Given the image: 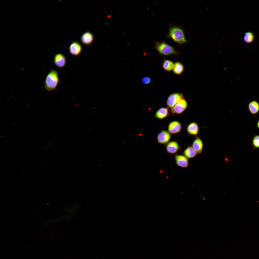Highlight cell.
<instances>
[{
  "instance_id": "obj_14",
  "label": "cell",
  "mask_w": 259,
  "mask_h": 259,
  "mask_svg": "<svg viewBox=\"0 0 259 259\" xmlns=\"http://www.w3.org/2000/svg\"><path fill=\"white\" fill-rule=\"evenodd\" d=\"M203 143L200 138L197 137L194 141L192 147L198 153H201L203 149Z\"/></svg>"
},
{
  "instance_id": "obj_3",
  "label": "cell",
  "mask_w": 259,
  "mask_h": 259,
  "mask_svg": "<svg viewBox=\"0 0 259 259\" xmlns=\"http://www.w3.org/2000/svg\"><path fill=\"white\" fill-rule=\"evenodd\" d=\"M154 48L158 52L159 54L164 56L172 55H177L179 54L175 48L167 44L165 41H154Z\"/></svg>"
},
{
  "instance_id": "obj_7",
  "label": "cell",
  "mask_w": 259,
  "mask_h": 259,
  "mask_svg": "<svg viewBox=\"0 0 259 259\" xmlns=\"http://www.w3.org/2000/svg\"><path fill=\"white\" fill-rule=\"evenodd\" d=\"M53 61L55 65L57 67L63 68L65 66L67 62L65 56L63 53L56 54L54 57Z\"/></svg>"
},
{
  "instance_id": "obj_10",
  "label": "cell",
  "mask_w": 259,
  "mask_h": 259,
  "mask_svg": "<svg viewBox=\"0 0 259 259\" xmlns=\"http://www.w3.org/2000/svg\"><path fill=\"white\" fill-rule=\"evenodd\" d=\"M175 160L176 164L179 166L185 168L188 166L189 163L188 158L183 155H175Z\"/></svg>"
},
{
  "instance_id": "obj_20",
  "label": "cell",
  "mask_w": 259,
  "mask_h": 259,
  "mask_svg": "<svg viewBox=\"0 0 259 259\" xmlns=\"http://www.w3.org/2000/svg\"><path fill=\"white\" fill-rule=\"evenodd\" d=\"M174 64L171 61L165 59L162 63V66L164 69L167 71H170L173 69Z\"/></svg>"
},
{
  "instance_id": "obj_1",
  "label": "cell",
  "mask_w": 259,
  "mask_h": 259,
  "mask_svg": "<svg viewBox=\"0 0 259 259\" xmlns=\"http://www.w3.org/2000/svg\"><path fill=\"white\" fill-rule=\"evenodd\" d=\"M167 36L171 38L175 42L179 45L184 44L188 41L186 39L184 30L182 25L178 26L170 23Z\"/></svg>"
},
{
  "instance_id": "obj_2",
  "label": "cell",
  "mask_w": 259,
  "mask_h": 259,
  "mask_svg": "<svg viewBox=\"0 0 259 259\" xmlns=\"http://www.w3.org/2000/svg\"><path fill=\"white\" fill-rule=\"evenodd\" d=\"M60 83L58 71L51 68L46 75L45 80V88L49 91L55 90Z\"/></svg>"
},
{
  "instance_id": "obj_5",
  "label": "cell",
  "mask_w": 259,
  "mask_h": 259,
  "mask_svg": "<svg viewBox=\"0 0 259 259\" xmlns=\"http://www.w3.org/2000/svg\"><path fill=\"white\" fill-rule=\"evenodd\" d=\"M184 98L183 94L180 93H174L171 94L168 98L166 104L171 108Z\"/></svg>"
},
{
  "instance_id": "obj_18",
  "label": "cell",
  "mask_w": 259,
  "mask_h": 259,
  "mask_svg": "<svg viewBox=\"0 0 259 259\" xmlns=\"http://www.w3.org/2000/svg\"><path fill=\"white\" fill-rule=\"evenodd\" d=\"M183 155L188 159H191L195 157L197 154L192 146H189L184 151Z\"/></svg>"
},
{
  "instance_id": "obj_21",
  "label": "cell",
  "mask_w": 259,
  "mask_h": 259,
  "mask_svg": "<svg viewBox=\"0 0 259 259\" xmlns=\"http://www.w3.org/2000/svg\"><path fill=\"white\" fill-rule=\"evenodd\" d=\"M251 145L254 148H259V135H255L254 136Z\"/></svg>"
},
{
  "instance_id": "obj_12",
  "label": "cell",
  "mask_w": 259,
  "mask_h": 259,
  "mask_svg": "<svg viewBox=\"0 0 259 259\" xmlns=\"http://www.w3.org/2000/svg\"><path fill=\"white\" fill-rule=\"evenodd\" d=\"M182 124L177 121H172L169 123L168 128V132L170 134L178 133L181 130Z\"/></svg>"
},
{
  "instance_id": "obj_23",
  "label": "cell",
  "mask_w": 259,
  "mask_h": 259,
  "mask_svg": "<svg viewBox=\"0 0 259 259\" xmlns=\"http://www.w3.org/2000/svg\"><path fill=\"white\" fill-rule=\"evenodd\" d=\"M257 125L258 128L259 129V120L257 122Z\"/></svg>"
},
{
  "instance_id": "obj_17",
  "label": "cell",
  "mask_w": 259,
  "mask_h": 259,
  "mask_svg": "<svg viewBox=\"0 0 259 259\" xmlns=\"http://www.w3.org/2000/svg\"><path fill=\"white\" fill-rule=\"evenodd\" d=\"M184 70L183 65L181 62H177L174 64L173 72L175 74L179 75L183 72Z\"/></svg>"
},
{
  "instance_id": "obj_13",
  "label": "cell",
  "mask_w": 259,
  "mask_h": 259,
  "mask_svg": "<svg viewBox=\"0 0 259 259\" xmlns=\"http://www.w3.org/2000/svg\"><path fill=\"white\" fill-rule=\"evenodd\" d=\"M187 130L188 133L189 135L196 136L199 130V126L196 123L192 122L188 125Z\"/></svg>"
},
{
  "instance_id": "obj_9",
  "label": "cell",
  "mask_w": 259,
  "mask_h": 259,
  "mask_svg": "<svg viewBox=\"0 0 259 259\" xmlns=\"http://www.w3.org/2000/svg\"><path fill=\"white\" fill-rule=\"evenodd\" d=\"M171 138L170 134L168 132L162 130L158 135L157 141L159 143L166 145L169 142Z\"/></svg>"
},
{
  "instance_id": "obj_4",
  "label": "cell",
  "mask_w": 259,
  "mask_h": 259,
  "mask_svg": "<svg viewBox=\"0 0 259 259\" xmlns=\"http://www.w3.org/2000/svg\"><path fill=\"white\" fill-rule=\"evenodd\" d=\"M188 106V102L183 98L171 108V112L174 114L181 113L184 111Z\"/></svg>"
},
{
  "instance_id": "obj_19",
  "label": "cell",
  "mask_w": 259,
  "mask_h": 259,
  "mask_svg": "<svg viewBox=\"0 0 259 259\" xmlns=\"http://www.w3.org/2000/svg\"><path fill=\"white\" fill-rule=\"evenodd\" d=\"M254 38L255 36L253 33L251 32L248 31L244 33L243 39L246 43L250 44L253 42Z\"/></svg>"
},
{
  "instance_id": "obj_22",
  "label": "cell",
  "mask_w": 259,
  "mask_h": 259,
  "mask_svg": "<svg viewBox=\"0 0 259 259\" xmlns=\"http://www.w3.org/2000/svg\"><path fill=\"white\" fill-rule=\"evenodd\" d=\"M151 81V79L149 77H144L141 79V82L144 84H147L150 83Z\"/></svg>"
},
{
  "instance_id": "obj_6",
  "label": "cell",
  "mask_w": 259,
  "mask_h": 259,
  "mask_svg": "<svg viewBox=\"0 0 259 259\" xmlns=\"http://www.w3.org/2000/svg\"><path fill=\"white\" fill-rule=\"evenodd\" d=\"M69 51L70 54L76 56L80 55L82 50V46L78 41H73L69 47Z\"/></svg>"
},
{
  "instance_id": "obj_15",
  "label": "cell",
  "mask_w": 259,
  "mask_h": 259,
  "mask_svg": "<svg viewBox=\"0 0 259 259\" xmlns=\"http://www.w3.org/2000/svg\"><path fill=\"white\" fill-rule=\"evenodd\" d=\"M169 113L168 107H162L156 112L154 117L159 119H163L166 117Z\"/></svg>"
},
{
  "instance_id": "obj_11",
  "label": "cell",
  "mask_w": 259,
  "mask_h": 259,
  "mask_svg": "<svg viewBox=\"0 0 259 259\" xmlns=\"http://www.w3.org/2000/svg\"><path fill=\"white\" fill-rule=\"evenodd\" d=\"M80 40L81 42L83 44L86 45H90L94 41V35L90 31H87L82 35Z\"/></svg>"
},
{
  "instance_id": "obj_16",
  "label": "cell",
  "mask_w": 259,
  "mask_h": 259,
  "mask_svg": "<svg viewBox=\"0 0 259 259\" xmlns=\"http://www.w3.org/2000/svg\"><path fill=\"white\" fill-rule=\"evenodd\" d=\"M248 108L251 113L256 114L259 112V103L256 100L252 101L248 103Z\"/></svg>"
},
{
  "instance_id": "obj_8",
  "label": "cell",
  "mask_w": 259,
  "mask_h": 259,
  "mask_svg": "<svg viewBox=\"0 0 259 259\" xmlns=\"http://www.w3.org/2000/svg\"><path fill=\"white\" fill-rule=\"evenodd\" d=\"M165 148L168 153L174 155L177 154V152L181 149L178 142L175 141L169 142L166 145Z\"/></svg>"
}]
</instances>
